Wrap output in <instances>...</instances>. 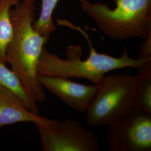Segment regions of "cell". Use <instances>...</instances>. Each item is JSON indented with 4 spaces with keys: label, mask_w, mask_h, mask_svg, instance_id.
I'll use <instances>...</instances> for the list:
<instances>
[{
    "label": "cell",
    "mask_w": 151,
    "mask_h": 151,
    "mask_svg": "<svg viewBox=\"0 0 151 151\" xmlns=\"http://www.w3.org/2000/svg\"><path fill=\"white\" fill-rule=\"evenodd\" d=\"M108 127L111 151H151V113L134 107Z\"/></svg>",
    "instance_id": "6"
},
{
    "label": "cell",
    "mask_w": 151,
    "mask_h": 151,
    "mask_svg": "<svg viewBox=\"0 0 151 151\" xmlns=\"http://www.w3.org/2000/svg\"><path fill=\"white\" fill-rule=\"evenodd\" d=\"M45 118L29 110L11 91L0 85V128L19 123H40Z\"/></svg>",
    "instance_id": "8"
},
{
    "label": "cell",
    "mask_w": 151,
    "mask_h": 151,
    "mask_svg": "<svg viewBox=\"0 0 151 151\" xmlns=\"http://www.w3.org/2000/svg\"><path fill=\"white\" fill-rule=\"evenodd\" d=\"M38 80L44 88L80 112H86L97 88V84L84 85L67 77L38 76Z\"/></svg>",
    "instance_id": "7"
},
{
    "label": "cell",
    "mask_w": 151,
    "mask_h": 151,
    "mask_svg": "<svg viewBox=\"0 0 151 151\" xmlns=\"http://www.w3.org/2000/svg\"><path fill=\"white\" fill-rule=\"evenodd\" d=\"M20 1H0V61L5 64L6 50L12 35L10 10Z\"/></svg>",
    "instance_id": "11"
},
{
    "label": "cell",
    "mask_w": 151,
    "mask_h": 151,
    "mask_svg": "<svg viewBox=\"0 0 151 151\" xmlns=\"http://www.w3.org/2000/svg\"><path fill=\"white\" fill-rule=\"evenodd\" d=\"M134 76L128 73L103 77L86 111L89 126L113 124L134 108Z\"/></svg>",
    "instance_id": "4"
},
{
    "label": "cell",
    "mask_w": 151,
    "mask_h": 151,
    "mask_svg": "<svg viewBox=\"0 0 151 151\" xmlns=\"http://www.w3.org/2000/svg\"><path fill=\"white\" fill-rule=\"evenodd\" d=\"M0 85L13 92L32 113H38V104L33 103L31 100L16 74L1 61H0Z\"/></svg>",
    "instance_id": "10"
},
{
    "label": "cell",
    "mask_w": 151,
    "mask_h": 151,
    "mask_svg": "<svg viewBox=\"0 0 151 151\" xmlns=\"http://www.w3.org/2000/svg\"><path fill=\"white\" fill-rule=\"evenodd\" d=\"M40 1L42 2L40 12L38 19L34 20L32 26L37 32L49 41L52 33L57 30V25L53 20V14L60 0Z\"/></svg>",
    "instance_id": "12"
},
{
    "label": "cell",
    "mask_w": 151,
    "mask_h": 151,
    "mask_svg": "<svg viewBox=\"0 0 151 151\" xmlns=\"http://www.w3.org/2000/svg\"><path fill=\"white\" fill-rule=\"evenodd\" d=\"M43 151H99L100 141L92 131L78 122L45 118L35 123Z\"/></svg>",
    "instance_id": "5"
},
{
    "label": "cell",
    "mask_w": 151,
    "mask_h": 151,
    "mask_svg": "<svg viewBox=\"0 0 151 151\" xmlns=\"http://www.w3.org/2000/svg\"><path fill=\"white\" fill-rule=\"evenodd\" d=\"M34 1L20 0L10 10L12 35L6 50V62L21 81L33 103H43L47 96L38 80L37 65L48 40L33 27Z\"/></svg>",
    "instance_id": "2"
},
{
    "label": "cell",
    "mask_w": 151,
    "mask_h": 151,
    "mask_svg": "<svg viewBox=\"0 0 151 151\" xmlns=\"http://www.w3.org/2000/svg\"><path fill=\"white\" fill-rule=\"evenodd\" d=\"M134 107L151 113V63L138 70L133 83Z\"/></svg>",
    "instance_id": "9"
},
{
    "label": "cell",
    "mask_w": 151,
    "mask_h": 151,
    "mask_svg": "<svg viewBox=\"0 0 151 151\" xmlns=\"http://www.w3.org/2000/svg\"><path fill=\"white\" fill-rule=\"evenodd\" d=\"M151 58V34L144 39L140 44L139 52L137 58L148 59Z\"/></svg>",
    "instance_id": "13"
},
{
    "label": "cell",
    "mask_w": 151,
    "mask_h": 151,
    "mask_svg": "<svg viewBox=\"0 0 151 151\" xmlns=\"http://www.w3.org/2000/svg\"><path fill=\"white\" fill-rule=\"evenodd\" d=\"M56 25L68 27L81 34L88 44V56L82 60L83 47L81 44L68 45L65 59L49 52L44 47L37 65L38 76L84 78L93 84H97L110 71L127 68L138 70L151 63V58L135 59L131 57L127 49H124L119 57L99 53L93 48L88 34L81 27L67 19L57 20Z\"/></svg>",
    "instance_id": "1"
},
{
    "label": "cell",
    "mask_w": 151,
    "mask_h": 151,
    "mask_svg": "<svg viewBox=\"0 0 151 151\" xmlns=\"http://www.w3.org/2000/svg\"><path fill=\"white\" fill-rule=\"evenodd\" d=\"M78 1L82 10L109 38L144 39L151 34V0H113L114 9L100 2Z\"/></svg>",
    "instance_id": "3"
},
{
    "label": "cell",
    "mask_w": 151,
    "mask_h": 151,
    "mask_svg": "<svg viewBox=\"0 0 151 151\" xmlns=\"http://www.w3.org/2000/svg\"><path fill=\"white\" fill-rule=\"evenodd\" d=\"M0 1H1V0H0Z\"/></svg>",
    "instance_id": "14"
}]
</instances>
